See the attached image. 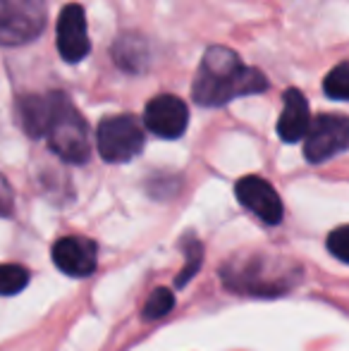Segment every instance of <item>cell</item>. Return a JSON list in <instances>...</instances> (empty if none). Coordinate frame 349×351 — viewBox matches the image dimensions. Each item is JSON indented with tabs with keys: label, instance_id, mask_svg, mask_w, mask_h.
I'll use <instances>...</instances> for the list:
<instances>
[{
	"label": "cell",
	"instance_id": "1",
	"mask_svg": "<svg viewBox=\"0 0 349 351\" xmlns=\"http://www.w3.org/2000/svg\"><path fill=\"white\" fill-rule=\"evenodd\" d=\"M48 143H51L53 153L62 158L67 162H86L91 146H88V130L86 120L80 115L72 101L65 93L58 91V103H56V115H53L51 130H48Z\"/></svg>",
	"mask_w": 349,
	"mask_h": 351
},
{
	"label": "cell",
	"instance_id": "2",
	"mask_svg": "<svg viewBox=\"0 0 349 351\" xmlns=\"http://www.w3.org/2000/svg\"><path fill=\"white\" fill-rule=\"evenodd\" d=\"M265 88H268V79L263 77V72L254 70V67H242L230 77H208V74L199 72L194 79L191 96L199 106L218 108L239 96L263 93Z\"/></svg>",
	"mask_w": 349,
	"mask_h": 351
},
{
	"label": "cell",
	"instance_id": "3",
	"mask_svg": "<svg viewBox=\"0 0 349 351\" xmlns=\"http://www.w3.org/2000/svg\"><path fill=\"white\" fill-rule=\"evenodd\" d=\"M46 27V0H0V46H24Z\"/></svg>",
	"mask_w": 349,
	"mask_h": 351
},
{
	"label": "cell",
	"instance_id": "4",
	"mask_svg": "<svg viewBox=\"0 0 349 351\" xmlns=\"http://www.w3.org/2000/svg\"><path fill=\"white\" fill-rule=\"evenodd\" d=\"M96 143L106 162H130L144 148V130L132 115H110L98 125Z\"/></svg>",
	"mask_w": 349,
	"mask_h": 351
},
{
	"label": "cell",
	"instance_id": "5",
	"mask_svg": "<svg viewBox=\"0 0 349 351\" xmlns=\"http://www.w3.org/2000/svg\"><path fill=\"white\" fill-rule=\"evenodd\" d=\"M304 156L309 162H326L349 148V117L318 115L304 136Z\"/></svg>",
	"mask_w": 349,
	"mask_h": 351
},
{
	"label": "cell",
	"instance_id": "6",
	"mask_svg": "<svg viewBox=\"0 0 349 351\" xmlns=\"http://www.w3.org/2000/svg\"><path fill=\"white\" fill-rule=\"evenodd\" d=\"M144 125L160 139H180L189 125V110H186L184 101L163 93V96L149 101L144 110Z\"/></svg>",
	"mask_w": 349,
	"mask_h": 351
},
{
	"label": "cell",
	"instance_id": "7",
	"mask_svg": "<svg viewBox=\"0 0 349 351\" xmlns=\"http://www.w3.org/2000/svg\"><path fill=\"white\" fill-rule=\"evenodd\" d=\"M58 51L65 62H82L91 51L86 34V12L82 5L70 3L58 17Z\"/></svg>",
	"mask_w": 349,
	"mask_h": 351
},
{
	"label": "cell",
	"instance_id": "8",
	"mask_svg": "<svg viewBox=\"0 0 349 351\" xmlns=\"http://www.w3.org/2000/svg\"><path fill=\"white\" fill-rule=\"evenodd\" d=\"M234 194L244 208L252 210L268 225H278L282 220V201H280L278 191L270 186V182H265L263 177H242L234 186Z\"/></svg>",
	"mask_w": 349,
	"mask_h": 351
},
{
	"label": "cell",
	"instance_id": "9",
	"mask_svg": "<svg viewBox=\"0 0 349 351\" xmlns=\"http://www.w3.org/2000/svg\"><path fill=\"white\" fill-rule=\"evenodd\" d=\"M53 263L70 278H88L96 270V244L84 237H62L53 244Z\"/></svg>",
	"mask_w": 349,
	"mask_h": 351
},
{
	"label": "cell",
	"instance_id": "10",
	"mask_svg": "<svg viewBox=\"0 0 349 351\" xmlns=\"http://www.w3.org/2000/svg\"><path fill=\"white\" fill-rule=\"evenodd\" d=\"M56 103H58V91L48 93V96H22L17 101V117L22 130L29 136L38 139L46 136L51 130L53 115H56Z\"/></svg>",
	"mask_w": 349,
	"mask_h": 351
},
{
	"label": "cell",
	"instance_id": "11",
	"mask_svg": "<svg viewBox=\"0 0 349 351\" xmlns=\"http://www.w3.org/2000/svg\"><path fill=\"white\" fill-rule=\"evenodd\" d=\"M311 127V112H309V103L297 88H287L285 91V108L282 115L278 120V134L282 141L294 143L304 139Z\"/></svg>",
	"mask_w": 349,
	"mask_h": 351
},
{
	"label": "cell",
	"instance_id": "12",
	"mask_svg": "<svg viewBox=\"0 0 349 351\" xmlns=\"http://www.w3.org/2000/svg\"><path fill=\"white\" fill-rule=\"evenodd\" d=\"M112 60L127 72H141L149 62V46L141 36H122L112 46Z\"/></svg>",
	"mask_w": 349,
	"mask_h": 351
},
{
	"label": "cell",
	"instance_id": "13",
	"mask_svg": "<svg viewBox=\"0 0 349 351\" xmlns=\"http://www.w3.org/2000/svg\"><path fill=\"white\" fill-rule=\"evenodd\" d=\"M242 60L239 56L232 51V48H225V46H213L206 51L204 60H201V70L208 77H230V74L242 70Z\"/></svg>",
	"mask_w": 349,
	"mask_h": 351
},
{
	"label": "cell",
	"instance_id": "14",
	"mask_svg": "<svg viewBox=\"0 0 349 351\" xmlns=\"http://www.w3.org/2000/svg\"><path fill=\"white\" fill-rule=\"evenodd\" d=\"M29 285V270L14 263H0V296H14Z\"/></svg>",
	"mask_w": 349,
	"mask_h": 351
},
{
	"label": "cell",
	"instance_id": "15",
	"mask_svg": "<svg viewBox=\"0 0 349 351\" xmlns=\"http://www.w3.org/2000/svg\"><path fill=\"white\" fill-rule=\"evenodd\" d=\"M323 91L333 101H349V62H340L328 72L323 82Z\"/></svg>",
	"mask_w": 349,
	"mask_h": 351
},
{
	"label": "cell",
	"instance_id": "16",
	"mask_svg": "<svg viewBox=\"0 0 349 351\" xmlns=\"http://www.w3.org/2000/svg\"><path fill=\"white\" fill-rule=\"evenodd\" d=\"M175 306V296L168 289H154V294L146 299L144 304V318L146 320H158L168 315Z\"/></svg>",
	"mask_w": 349,
	"mask_h": 351
},
{
	"label": "cell",
	"instance_id": "17",
	"mask_svg": "<svg viewBox=\"0 0 349 351\" xmlns=\"http://www.w3.org/2000/svg\"><path fill=\"white\" fill-rule=\"evenodd\" d=\"M328 251L342 263H349V225L337 227L328 234Z\"/></svg>",
	"mask_w": 349,
	"mask_h": 351
},
{
	"label": "cell",
	"instance_id": "18",
	"mask_svg": "<svg viewBox=\"0 0 349 351\" xmlns=\"http://www.w3.org/2000/svg\"><path fill=\"white\" fill-rule=\"evenodd\" d=\"M199 265H201V244L199 241H189L186 244V265H184V273L177 278V285H186L196 273H199Z\"/></svg>",
	"mask_w": 349,
	"mask_h": 351
},
{
	"label": "cell",
	"instance_id": "19",
	"mask_svg": "<svg viewBox=\"0 0 349 351\" xmlns=\"http://www.w3.org/2000/svg\"><path fill=\"white\" fill-rule=\"evenodd\" d=\"M10 210H12V191L0 175V215H8Z\"/></svg>",
	"mask_w": 349,
	"mask_h": 351
}]
</instances>
